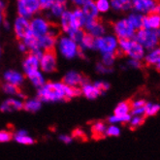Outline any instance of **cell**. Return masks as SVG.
Masks as SVG:
<instances>
[{
  "label": "cell",
  "mask_w": 160,
  "mask_h": 160,
  "mask_svg": "<svg viewBox=\"0 0 160 160\" xmlns=\"http://www.w3.org/2000/svg\"><path fill=\"white\" fill-rule=\"evenodd\" d=\"M41 108V101L37 98V99H32V100H28L25 104H23V109L27 112H37Z\"/></svg>",
  "instance_id": "obj_32"
},
{
  "label": "cell",
  "mask_w": 160,
  "mask_h": 160,
  "mask_svg": "<svg viewBox=\"0 0 160 160\" xmlns=\"http://www.w3.org/2000/svg\"><path fill=\"white\" fill-rule=\"evenodd\" d=\"M106 130H107V126L104 122H102V121L95 122L91 127L93 137L95 139H100L104 137L106 135Z\"/></svg>",
  "instance_id": "obj_23"
},
{
  "label": "cell",
  "mask_w": 160,
  "mask_h": 160,
  "mask_svg": "<svg viewBox=\"0 0 160 160\" xmlns=\"http://www.w3.org/2000/svg\"><path fill=\"white\" fill-rule=\"evenodd\" d=\"M156 68L160 71V64H158V65H156Z\"/></svg>",
  "instance_id": "obj_52"
},
{
  "label": "cell",
  "mask_w": 160,
  "mask_h": 160,
  "mask_svg": "<svg viewBox=\"0 0 160 160\" xmlns=\"http://www.w3.org/2000/svg\"><path fill=\"white\" fill-rule=\"evenodd\" d=\"M128 66L132 67V68H140L141 67V62L139 60L131 59V60L128 61Z\"/></svg>",
  "instance_id": "obj_47"
},
{
  "label": "cell",
  "mask_w": 160,
  "mask_h": 160,
  "mask_svg": "<svg viewBox=\"0 0 160 160\" xmlns=\"http://www.w3.org/2000/svg\"><path fill=\"white\" fill-rule=\"evenodd\" d=\"M160 37L155 30H149L141 28L138 30L137 33H135L134 40L138 42L144 49L152 50L158 45Z\"/></svg>",
  "instance_id": "obj_3"
},
{
  "label": "cell",
  "mask_w": 160,
  "mask_h": 160,
  "mask_svg": "<svg viewBox=\"0 0 160 160\" xmlns=\"http://www.w3.org/2000/svg\"><path fill=\"white\" fill-rule=\"evenodd\" d=\"M15 32L18 39H25L27 36H29L32 33L30 28V22L25 18L18 17L15 22Z\"/></svg>",
  "instance_id": "obj_10"
},
{
  "label": "cell",
  "mask_w": 160,
  "mask_h": 160,
  "mask_svg": "<svg viewBox=\"0 0 160 160\" xmlns=\"http://www.w3.org/2000/svg\"><path fill=\"white\" fill-rule=\"evenodd\" d=\"M83 81H84V78L80 73L71 71V72L67 73L66 76L64 77L63 83H65L66 86H69V87L77 88V86H82Z\"/></svg>",
  "instance_id": "obj_16"
},
{
  "label": "cell",
  "mask_w": 160,
  "mask_h": 160,
  "mask_svg": "<svg viewBox=\"0 0 160 160\" xmlns=\"http://www.w3.org/2000/svg\"><path fill=\"white\" fill-rule=\"evenodd\" d=\"M119 51L130 56L131 59L141 60L145 58V49L134 39H119Z\"/></svg>",
  "instance_id": "obj_2"
},
{
  "label": "cell",
  "mask_w": 160,
  "mask_h": 160,
  "mask_svg": "<svg viewBox=\"0 0 160 160\" xmlns=\"http://www.w3.org/2000/svg\"><path fill=\"white\" fill-rule=\"evenodd\" d=\"M128 21L131 22L135 29H141L143 28V21L144 16L142 14H131L128 18Z\"/></svg>",
  "instance_id": "obj_31"
},
{
  "label": "cell",
  "mask_w": 160,
  "mask_h": 160,
  "mask_svg": "<svg viewBox=\"0 0 160 160\" xmlns=\"http://www.w3.org/2000/svg\"><path fill=\"white\" fill-rule=\"evenodd\" d=\"M73 138L76 140H79V141H86L87 135L82 129H75L73 131Z\"/></svg>",
  "instance_id": "obj_42"
},
{
  "label": "cell",
  "mask_w": 160,
  "mask_h": 160,
  "mask_svg": "<svg viewBox=\"0 0 160 160\" xmlns=\"http://www.w3.org/2000/svg\"><path fill=\"white\" fill-rule=\"evenodd\" d=\"M147 105V102L143 99L137 100L134 102H131V109H137V108H142Z\"/></svg>",
  "instance_id": "obj_46"
},
{
  "label": "cell",
  "mask_w": 160,
  "mask_h": 160,
  "mask_svg": "<svg viewBox=\"0 0 160 160\" xmlns=\"http://www.w3.org/2000/svg\"><path fill=\"white\" fill-rule=\"evenodd\" d=\"M82 93L78 88L66 86L63 82H47L38 90V99L42 102L69 100Z\"/></svg>",
  "instance_id": "obj_1"
},
{
  "label": "cell",
  "mask_w": 160,
  "mask_h": 160,
  "mask_svg": "<svg viewBox=\"0 0 160 160\" xmlns=\"http://www.w3.org/2000/svg\"><path fill=\"white\" fill-rule=\"evenodd\" d=\"M96 70L100 74H107V73L112 72V69L111 67H107V66H105L104 64H97Z\"/></svg>",
  "instance_id": "obj_44"
},
{
  "label": "cell",
  "mask_w": 160,
  "mask_h": 160,
  "mask_svg": "<svg viewBox=\"0 0 160 160\" xmlns=\"http://www.w3.org/2000/svg\"><path fill=\"white\" fill-rule=\"evenodd\" d=\"M41 56H42V53H34V52H30L26 56L23 61V69H24L25 74L38 70L40 66Z\"/></svg>",
  "instance_id": "obj_13"
},
{
  "label": "cell",
  "mask_w": 160,
  "mask_h": 160,
  "mask_svg": "<svg viewBox=\"0 0 160 160\" xmlns=\"http://www.w3.org/2000/svg\"><path fill=\"white\" fill-rule=\"evenodd\" d=\"M60 140L64 144H70L72 142V138L68 135H61L60 136Z\"/></svg>",
  "instance_id": "obj_48"
},
{
  "label": "cell",
  "mask_w": 160,
  "mask_h": 160,
  "mask_svg": "<svg viewBox=\"0 0 160 160\" xmlns=\"http://www.w3.org/2000/svg\"><path fill=\"white\" fill-rule=\"evenodd\" d=\"M51 25V22H46L43 18H34L30 22L31 32L36 37H42L49 33Z\"/></svg>",
  "instance_id": "obj_11"
},
{
  "label": "cell",
  "mask_w": 160,
  "mask_h": 160,
  "mask_svg": "<svg viewBox=\"0 0 160 160\" xmlns=\"http://www.w3.org/2000/svg\"><path fill=\"white\" fill-rule=\"evenodd\" d=\"M66 8V0H55L53 5L51 7L52 13L55 17H59L65 12Z\"/></svg>",
  "instance_id": "obj_27"
},
{
  "label": "cell",
  "mask_w": 160,
  "mask_h": 160,
  "mask_svg": "<svg viewBox=\"0 0 160 160\" xmlns=\"http://www.w3.org/2000/svg\"><path fill=\"white\" fill-rule=\"evenodd\" d=\"M61 26L63 28V30L67 33L72 32L73 30H76L74 27L73 23V15L71 12H66L65 11L61 15Z\"/></svg>",
  "instance_id": "obj_20"
},
{
  "label": "cell",
  "mask_w": 160,
  "mask_h": 160,
  "mask_svg": "<svg viewBox=\"0 0 160 160\" xmlns=\"http://www.w3.org/2000/svg\"><path fill=\"white\" fill-rule=\"evenodd\" d=\"M80 44L82 49H96V38L86 32Z\"/></svg>",
  "instance_id": "obj_26"
},
{
  "label": "cell",
  "mask_w": 160,
  "mask_h": 160,
  "mask_svg": "<svg viewBox=\"0 0 160 160\" xmlns=\"http://www.w3.org/2000/svg\"><path fill=\"white\" fill-rule=\"evenodd\" d=\"M157 33H158V35H159V37H160V28H159V29H158Z\"/></svg>",
  "instance_id": "obj_54"
},
{
  "label": "cell",
  "mask_w": 160,
  "mask_h": 160,
  "mask_svg": "<svg viewBox=\"0 0 160 160\" xmlns=\"http://www.w3.org/2000/svg\"><path fill=\"white\" fill-rule=\"evenodd\" d=\"M131 119V115H125V116H112L108 118V121L111 123H127Z\"/></svg>",
  "instance_id": "obj_34"
},
{
  "label": "cell",
  "mask_w": 160,
  "mask_h": 160,
  "mask_svg": "<svg viewBox=\"0 0 160 160\" xmlns=\"http://www.w3.org/2000/svg\"><path fill=\"white\" fill-rule=\"evenodd\" d=\"M15 140L18 143L22 144V145H32L34 144V140L29 136L27 135L26 131L21 130L15 135Z\"/></svg>",
  "instance_id": "obj_29"
},
{
  "label": "cell",
  "mask_w": 160,
  "mask_h": 160,
  "mask_svg": "<svg viewBox=\"0 0 160 160\" xmlns=\"http://www.w3.org/2000/svg\"><path fill=\"white\" fill-rule=\"evenodd\" d=\"M81 91L83 95L88 99H95L99 95H101L99 89L94 86V84L89 83V81L86 78H84V81L82 84Z\"/></svg>",
  "instance_id": "obj_15"
},
{
  "label": "cell",
  "mask_w": 160,
  "mask_h": 160,
  "mask_svg": "<svg viewBox=\"0 0 160 160\" xmlns=\"http://www.w3.org/2000/svg\"><path fill=\"white\" fill-rule=\"evenodd\" d=\"M131 112V101H123L118 104L117 108L115 109L116 116H125L129 115Z\"/></svg>",
  "instance_id": "obj_28"
},
{
  "label": "cell",
  "mask_w": 160,
  "mask_h": 160,
  "mask_svg": "<svg viewBox=\"0 0 160 160\" xmlns=\"http://www.w3.org/2000/svg\"><path fill=\"white\" fill-rule=\"evenodd\" d=\"M39 1V4H40V8H43V9H50L55 0H38Z\"/></svg>",
  "instance_id": "obj_45"
},
{
  "label": "cell",
  "mask_w": 160,
  "mask_h": 160,
  "mask_svg": "<svg viewBox=\"0 0 160 160\" xmlns=\"http://www.w3.org/2000/svg\"><path fill=\"white\" fill-rule=\"evenodd\" d=\"M40 9L38 0H18V10L22 18H28Z\"/></svg>",
  "instance_id": "obj_7"
},
{
  "label": "cell",
  "mask_w": 160,
  "mask_h": 160,
  "mask_svg": "<svg viewBox=\"0 0 160 160\" xmlns=\"http://www.w3.org/2000/svg\"><path fill=\"white\" fill-rule=\"evenodd\" d=\"M5 16L1 13V12H0V22H1V20H2V18H4Z\"/></svg>",
  "instance_id": "obj_51"
},
{
  "label": "cell",
  "mask_w": 160,
  "mask_h": 160,
  "mask_svg": "<svg viewBox=\"0 0 160 160\" xmlns=\"http://www.w3.org/2000/svg\"><path fill=\"white\" fill-rule=\"evenodd\" d=\"M112 8L117 11H126L131 7V0H112Z\"/></svg>",
  "instance_id": "obj_30"
},
{
  "label": "cell",
  "mask_w": 160,
  "mask_h": 160,
  "mask_svg": "<svg viewBox=\"0 0 160 160\" xmlns=\"http://www.w3.org/2000/svg\"><path fill=\"white\" fill-rule=\"evenodd\" d=\"M84 33H86V32L82 31V30L81 29V28H80V29L73 30L72 32L69 33V35H70V39L73 40L76 44H80L81 41H82V39L83 35H84Z\"/></svg>",
  "instance_id": "obj_37"
},
{
  "label": "cell",
  "mask_w": 160,
  "mask_h": 160,
  "mask_svg": "<svg viewBox=\"0 0 160 160\" xmlns=\"http://www.w3.org/2000/svg\"><path fill=\"white\" fill-rule=\"evenodd\" d=\"M143 28L149 30H156L160 28V15L155 13H150L148 16L144 17Z\"/></svg>",
  "instance_id": "obj_14"
},
{
  "label": "cell",
  "mask_w": 160,
  "mask_h": 160,
  "mask_svg": "<svg viewBox=\"0 0 160 160\" xmlns=\"http://www.w3.org/2000/svg\"><path fill=\"white\" fill-rule=\"evenodd\" d=\"M27 75V77L28 79H29L31 81V82L34 84L35 87L37 88H42L44 84L46 83L45 82V80L42 76V74L39 70H36V71H33V72H30V73H28L26 74Z\"/></svg>",
  "instance_id": "obj_24"
},
{
  "label": "cell",
  "mask_w": 160,
  "mask_h": 160,
  "mask_svg": "<svg viewBox=\"0 0 160 160\" xmlns=\"http://www.w3.org/2000/svg\"><path fill=\"white\" fill-rule=\"evenodd\" d=\"M4 78L8 83L15 84V86H18V84H21L23 82L22 75L21 73H18L17 71H13V70L6 72Z\"/></svg>",
  "instance_id": "obj_21"
},
{
  "label": "cell",
  "mask_w": 160,
  "mask_h": 160,
  "mask_svg": "<svg viewBox=\"0 0 160 160\" xmlns=\"http://www.w3.org/2000/svg\"><path fill=\"white\" fill-rule=\"evenodd\" d=\"M72 15H73V23H74L75 29H80L82 25H84L87 21L82 11L80 10V9H77V10H75L72 13Z\"/></svg>",
  "instance_id": "obj_25"
},
{
  "label": "cell",
  "mask_w": 160,
  "mask_h": 160,
  "mask_svg": "<svg viewBox=\"0 0 160 160\" xmlns=\"http://www.w3.org/2000/svg\"><path fill=\"white\" fill-rule=\"evenodd\" d=\"M118 40L114 36H105L96 38V49L104 53L116 52L118 50Z\"/></svg>",
  "instance_id": "obj_8"
},
{
  "label": "cell",
  "mask_w": 160,
  "mask_h": 160,
  "mask_svg": "<svg viewBox=\"0 0 160 160\" xmlns=\"http://www.w3.org/2000/svg\"><path fill=\"white\" fill-rule=\"evenodd\" d=\"M117 58V55H116V52H111V53H104L103 54V63L102 64H104L105 66L107 67H111L112 64H114L115 62V59Z\"/></svg>",
  "instance_id": "obj_36"
},
{
  "label": "cell",
  "mask_w": 160,
  "mask_h": 160,
  "mask_svg": "<svg viewBox=\"0 0 160 160\" xmlns=\"http://www.w3.org/2000/svg\"><path fill=\"white\" fill-rule=\"evenodd\" d=\"M82 13L84 15V18L86 20H94V18H98V10L96 8V5L94 2H92L91 0L89 2H88L87 4L83 5L82 8Z\"/></svg>",
  "instance_id": "obj_19"
},
{
  "label": "cell",
  "mask_w": 160,
  "mask_h": 160,
  "mask_svg": "<svg viewBox=\"0 0 160 160\" xmlns=\"http://www.w3.org/2000/svg\"><path fill=\"white\" fill-rule=\"evenodd\" d=\"M39 38V44H40V48H43L46 50H52L54 49V45L56 42V38L58 37L52 35V34H46L42 37H38Z\"/></svg>",
  "instance_id": "obj_18"
},
{
  "label": "cell",
  "mask_w": 160,
  "mask_h": 160,
  "mask_svg": "<svg viewBox=\"0 0 160 160\" xmlns=\"http://www.w3.org/2000/svg\"><path fill=\"white\" fill-rule=\"evenodd\" d=\"M86 28L90 35H92L94 38H99L102 37L103 34L105 33L104 25L102 24L99 18H94V20H87L86 21Z\"/></svg>",
  "instance_id": "obj_12"
},
{
  "label": "cell",
  "mask_w": 160,
  "mask_h": 160,
  "mask_svg": "<svg viewBox=\"0 0 160 160\" xmlns=\"http://www.w3.org/2000/svg\"><path fill=\"white\" fill-rule=\"evenodd\" d=\"M0 54H1V49H0Z\"/></svg>",
  "instance_id": "obj_55"
},
{
  "label": "cell",
  "mask_w": 160,
  "mask_h": 160,
  "mask_svg": "<svg viewBox=\"0 0 160 160\" xmlns=\"http://www.w3.org/2000/svg\"><path fill=\"white\" fill-rule=\"evenodd\" d=\"M157 13L160 15V5H159V7H158V10H157Z\"/></svg>",
  "instance_id": "obj_53"
},
{
  "label": "cell",
  "mask_w": 160,
  "mask_h": 160,
  "mask_svg": "<svg viewBox=\"0 0 160 160\" xmlns=\"http://www.w3.org/2000/svg\"><path fill=\"white\" fill-rule=\"evenodd\" d=\"M0 12L5 16V5L3 4V2L1 1V0H0Z\"/></svg>",
  "instance_id": "obj_50"
},
{
  "label": "cell",
  "mask_w": 160,
  "mask_h": 160,
  "mask_svg": "<svg viewBox=\"0 0 160 160\" xmlns=\"http://www.w3.org/2000/svg\"><path fill=\"white\" fill-rule=\"evenodd\" d=\"M94 86L99 89L101 94H104L110 88V84L108 82H97L94 83Z\"/></svg>",
  "instance_id": "obj_43"
},
{
  "label": "cell",
  "mask_w": 160,
  "mask_h": 160,
  "mask_svg": "<svg viewBox=\"0 0 160 160\" xmlns=\"http://www.w3.org/2000/svg\"><path fill=\"white\" fill-rule=\"evenodd\" d=\"M13 138V134L11 132H8V131L4 130H0V143H6L11 141Z\"/></svg>",
  "instance_id": "obj_41"
},
{
  "label": "cell",
  "mask_w": 160,
  "mask_h": 160,
  "mask_svg": "<svg viewBox=\"0 0 160 160\" xmlns=\"http://www.w3.org/2000/svg\"><path fill=\"white\" fill-rule=\"evenodd\" d=\"M22 108H23V104L20 100L8 99L1 104L0 110H1V112H13V111L22 110Z\"/></svg>",
  "instance_id": "obj_17"
},
{
  "label": "cell",
  "mask_w": 160,
  "mask_h": 160,
  "mask_svg": "<svg viewBox=\"0 0 160 160\" xmlns=\"http://www.w3.org/2000/svg\"><path fill=\"white\" fill-rule=\"evenodd\" d=\"M159 111H160V105H158V104H152V103H147L145 116L146 117L155 116Z\"/></svg>",
  "instance_id": "obj_35"
},
{
  "label": "cell",
  "mask_w": 160,
  "mask_h": 160,
  "mask_svg": "<svg viewBox=\"0 0 160 160\" xmlns=\"http://www.w3.org/2000/svg\"><path fill=\"white\" fill-rule=\"evenodd\" d=\"M106 135L111 137H118L120 135V129L116 125H111L106 130Z\"/></svg>",
  "instance_id": "obj_40"
},
{
  "label": "cell",
  "mask_w": 160,
  "mask_h": 160,
  "mask_svg": "<svg viewBox=\"0 0 160 160\" xmlns=\"http://www.w3.org/2000/svg\"><path fill=\"white\" fill-rule=\"evenodd\" d=\"M3 90L6 93H8V94H13V95H18V96H20V97L25 98V96L22 93L20 88H18V86H15V84H11V83L6 82L3 86Z\"/></svg>",
  "instance_id": "obj_33"
},
{
  "label": "cell",
  "mask_w": 160,
  "mask_h": 160,
  "mask_svg": "<svg viewBox=\"0 0 160 160\" xmlns=\"http://www.w3.org/2000/svg\"><path fill=\"white\" fill-rule=\"evenodd\" d=\"M72 1L75 4H77V5H84V4H87L88 2H89L90 0H72Z\"/></svg>",
  "instance_id": "obj_49"
},
{
  "label": "cell",
  "mask_w": 160,
  "mask_h": 160,
  "mask_svg": "<svg viewBox=\"0 0 160 160\" xmlns=\"http://www.w3.org/2000/svg\"><path fill=\"white\" fill-rule=\"evenodd\" d=\"M95 5H96L97 10L102 13L107 12L110 9V2L108 0H97Z\"/></svg>",
  "instance_id": "obj_39"
},
{
  "label": "cell",
  "mask_w": 160,
  "mask_h": 160,
  "mask_svg": "<svg viewBox=\"0 0 160 160\" xmlns=\"http://www.w3.org/2000/svg\"><path fill=\"white\" fill-rule=\"evenodd\" d=\"M131 6L139 14L155 13L158 10L157 0H131Z\"/></svg>",
  "instance_id": "obj_5"
},
{
  "label": "cell",
  "mask_w": 160,
  "mask_h": 160,
  "mask_svg": "<svg viewBox=\"0 0 160 160\" xmlns=\"http://www.w3.org/2000/svg\"><path fill=\"white\" fill-rule=\"evenodd\" d=\"M146 120V117H134L131 118L130 119V126L131 128H138L141 125L144 124V122Z\"/></svg>",
  "instance_id": "obj_38"
},
{
  "label": "cell",
  "mask_w": 160,
  "mask_h": 160,
  "mask_svg": "<svg viewBox=\"0 0 160 160\" xmlns=\"http://www.w3.org/2000/svg\"><path fill=\"white\" fill-rule=\"evenodd\" d=\"M59 50L66 58H73L79 54L80 47L70 38H61L59 41Z\"/></svg>",
  "instance_id": "obj_9"
},
{
  "label": "cell",
  "mask_w": 160,
  "mask_h": 160,
  "mask_svg": "<svg viewBox=\"0 0 160 160\" xmlns=\"http://www.w3.org/2000/svg\"><path fill=\"white\" fill-rule=\"evenodd\" d=\"M114 30L119 39H133L135 36V28L128 21V18H122L115 22Z\"/></svg>",
  "instance_id": "obj_4"
},
{
  "label": "cell",
  "mask_w": 160,
  "mask_h": 160,
  "mask_svg": "<svg viewBox=\"0 0 160 160\" xmlns=\"http://www.w3.org/2000/svg\"><path fill=\"white\" fill-rule=\"evenodd\" d=\"M146 62L148 65H158L160 64V48H154L146 55Z\"/></svg>",
  "instance_id": "obj_22"
},
{
  "label": "cell",
  "mask_w": 160,
  "mask_h": 160,
  "mask_svg": "<svg viewBox=\"0 0 160 160\" xmlns=\"http://www.w3.org/2000/svg\"><path fill=\"white\" fill-rule=\"evenodd\" d=\"M40 67L46 73H52L56 70L55 50H46L40 58Z\"/></svg>",
  "instance_id": "obj_6"
}]
</instances>
